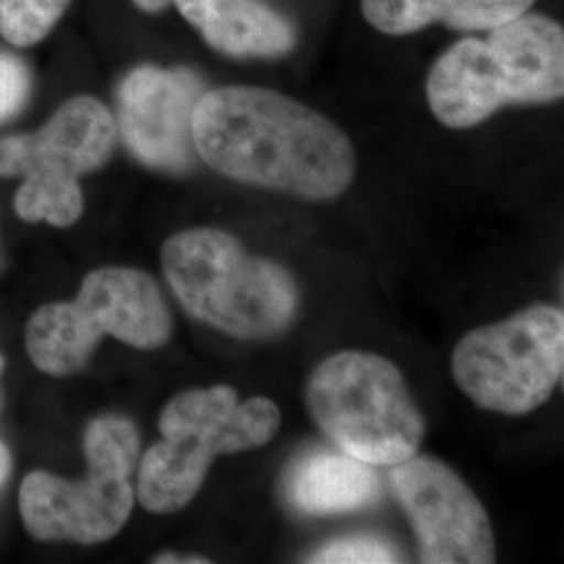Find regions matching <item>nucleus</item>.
Listing matches in <instances>:
<instances>
[{
  "label": "nucleus",
  "mask_w": 564,
  "mask_h": 564,
  "mask_svg": "<svg viewBox=\"0 0 564 564\" xmlns=\"http://www.w3.org/2000/svg\"><path fill=\"white\" fill-rule=\"evenodd\" d=\"M197 155L230 181L312 202L337 199L356 176V151L337 123L260 86L205 93L193 116Z\"/></svg>",
  "instance_id": "nucleus-1"
},
{
  "label": "nucleus",
  "mask_w": 564,
  "mask_h": 564,
  "mask_svg": "<svg viewBox=\"0 0 564 564\" xmlns=\"http://www.w3.org/2000/svg\"><path fill=\"white\" fill-rule=\"evenodd\" d=\"M463 39L435 61L426 101L447 128L479 126L506 105H544L564 95V30L540 13H523Z\"/></svg>",
  "instance_id": "nucleus-2"
},
{
  "label": "nucleus",
  "mask_w": 564,
  "mask_h": 564,
  "mask_svg": "<svg viewBox=\"0 0 564 564\" xmlns=\"http://www.w3.org/2000/svg\"><path fill=\"white\" fill-rule=\"evenodd\" d=\"M163 274L182 307L237 339H272L297 314L300 293L289 270L242 249L232 235L193 228L170 237Z\"/></svg>",
  "instance_id": "nucleus-3"
},
{
  "label": "nucleus",
  "mask_w": 564,
  "mask_h": 564,
  "mask_svg": "<svg viewBox=\"0 0 564 564\" xmlns=\"http://www.w3.org/2000/svg\"><path fill=\"white\" fill-rule=\"evenodd\" d=\"M281 429L276 403L239 402L228 384L191 389L163 408V442L142 456L137 494L155 514L176 512L197 496L218 454H239L270 444Z\"/></svg>",
  "instance_id": "nucleus-4"
},
{
  "label": "nucleus",
  "mask_w": 564,
  "mask_h": 564,
  "mask_svg": "<svg viewBox=\"0 0 564 564\" xmlns=\"http://www.w3.org/2000/svg\"><path fill=\"white\" fill-rule=\"evenodd\" d=\"M305 403L326 437L372 466L403 463L423 444V414L400 368L379 354L326 358L307 379Z\"/></svg>",
  "instance_id": "nucleus-5"
},
{
  "label": "nucleus",
  "mask_w": 564,
  "mask_h": 564,
  "mask_svg": "<svg viewBox=\"0 0 564 564\" xmlns=\"http://www.w3.org/2000/svg\"><path fill=\"white\" fill-rule=\"evenodd\" d=\"M563 370L564 312L547 303L470 330L452 356V375L464 395L508 416L544 405Z\"/></svg>",
  "instance_id": "nucleus-6"
},
{
  "label": "nucleus",
  "mask_w": 564,
  "mask_h": 564,
  "mask_svg": "<svg viewBox=\"0 0 564 564\" xmlns=\"http://www.w3.org/2000/svg\"><path fill=\"white\" fill-rule=\"evenodd\" d=\"M391 485L410 519L424 564H489L496 540L485 506L458 473L431 456L391 466Z\"/></svg>",
  "instance_id": "nucleus-7"
},
{
  "label": "nucleus",
  "mask_w": 564,
  "mask_h": 564,
  "mask_svg": "<svg viewBox=\"0 0 564 564\" xmlns=\"http://www.w3.org/2000/svg\"><path fill=\"white\" fill-rule=\"evenodd\" d=\"M205 95L191 69L142 65L132 69L118 90V128L139 162L181 174L195 165L193 116Z\"/></svg>",
  "instance_id": "nucleus-8"
},
{
  "label": "nucleus",
  "mask_w": 564,
  "mask_h": 564,
  "mask_svg": "<svg viewBox=\"0 0 564 564\" xmlns=\"http://www.w3.org/2000/svg\"><path fill=\"white\" fill-rule=\"evenodd\" d=\"M132 475L88 466L82 481L30 473L20 489L21 519L42 542L101 544L118 535L134 506Z\"/></svg>",
  "instance_id": "nucleus-9"
},
{
  "label": "nucleus",
  "mask_w": 564,
  "mask_h": 564,
  "mask_svg": "<svg viewBox=\"0 0 564 564\" xmlns=\"http://www.w3.org/2000/svg\"><path fill=\"white\" fill-rule=\"evenodd\" d=\"M116 139L111 111L95 97H74L39 132L0 139V176L55 174L80 181L109 162Z\"/></svg>",
  "instance_id": "nucleus-10"
},
{
  "label": "nucleus",
  "mask_w": 564,
  "mask_h": 564,
  "mask_svg": "<svg viewBox=\"0 0 564 564\" xmlns=\"http://www.w3.org/2000/svg\"><path fill=\"white\" fill-rule=\"evenodd\" d=\"M76 302L102 335L137 349H158L172 335V316L162 291L142 270H95L82 282Z\"/></svg>",
  "instance_id": "nucleus-11"
},
{
  "label": "nucleus",
  "mask_w": 564,
  "mask_h": 564,
  "mask_svg": "<svg viewBox=\"0 0 564 564\" xmlns=\"http://www.w3.org/2000/svg\"><path fill=\"white\" fill-rule=\"evenodd\" d=\"M214 51L237 59H276L291 53L297 32L291 21L258 0H174Z\"/></svg>",
  "instance_id": "nucleus-12"
},
{
  "label": "nucleus",
  "mask_w": 564,
  "mask_h": 564,
  "mask_svg": "<svg viewBox=\"0 0 564 564\" xmlns=\"http://www.w3.org/2000/svg\"><path fill=\"white\" fill-rule=\"evenodd\" d=\"M379 498L381 481L375 466L345 452L305 454L286 477L289 505L312 517L360 510Z\"/></svg>",
  "instance_id": "nucleus-13"
},
{
  "label": "nucleus",
  "mask_w": 564,
  "mask_h": 564,
  "mask_svg": "<svg viewBox=\"0 0 564 564\" xmlns=\"http://www.w3.org/2000/svg\"><path fill=\"white\" fill-rule=\"evenodd\" d=\"M535 0H362L366 21L389 36L414 34L433 23L487 32L527 13Z\"/></svg>",
  "instance_id": "nucleus-14"
},
{
  "label": "nucleus",
  "mask_w": 564,
  "mask_h": 564,
  "mask_svg": "<svg viewBox=\"0 0 564 564\" xmlns=\"http://www.w3.org/2000/svg\"><path fill=\"white\" fill-rule=\"evenodd\" d=\"M101 339L99 326L88 318L78 302L42 305L25 328L30 360L53 377H67L82 370Z\"/></svg>",
  "instance_id": "nucleus-15"
},
{
  "label": "nucleus",
  "mask_w": 564,
  "mask_h": 564,
  "mask_svg": "<svg viewBox=\"0 0 564 564\" xmlns=\"http://www.w3.org/2000/svg\"><path fill=\"white\" fill-rule=\"evenodd\" d=\"M15 212L25 223L72 226L84 212L80 182L55 174H28L15 195Z\"/></svg>",
  "instance_id": "nucleus-16"
},
{
  "label": "nucleus",
  "mask_w": 564,
  "mask_h": 564,
  "mask_svg": "<svg viewBox=\"0 0 564 564\" xmlns=\"http://www.w3.org/2000/svg\"><path fill=\"white\" fill-rule=\"evenodd\" d=\"M139 452L141 437L137 426L118 414L95 419L84 433V454L88 466L132 475L139 463Z\"/></svg>",
  "instance_id": "nucleus-17"
},
{
  "label": "nucleus",
  "mask_w": 564,
  "mask_h": 564,
  "mask_svg": "<svg viewBox=\"0 0 564 564\" xmlns=\"http://www.w3.org/2000/svg\"><path fill=\"white\" fill-rule=\"evenodd\" d=\"M72 0H0V36L11 46L28 48L44 41Z\"/></svg>",
  "instance_id": "nucleus-18"
},
{
  "label": "nucleus",
  "mask_w": 564,
  "mask_h": 564,
  "mask_svg": "<svg viewBox=\"0 0 564 564\" xmlns=\"http://www.w3.org/2000/svg\"><path fill=\"white\" fill-rule=\"evenodd\" d=\"M400 554L391 544L372 535H354L335 540L312 554L310 563L323 564H384L400 563Z\"/></svg>",
  "instance_id": "nucleus-19"
},
{
  "label": "nucleus",
  "mask_w": 564,
  "mask_h": 564,
  "mask_svg": "<svg viewBox=\"0 0 564 564\" xmlns=\"http://www.w3.org/2000/svg\"><path fill=\"white\" fill-rule=\"evenodd\" d=\"M30 72L23 61L0 53V121L15 116L30 95Z\"/></svg>",
  "instance_id": "nucleus-20"
},
{
  "label": "nucleus",
  "mask_w": 564,
  "mask_h": 564,
  "mask_svg": "<svg viewBox=\"0 0 564 564\" xmlns=\"http://www.w3.org/2000/svg\"><path fill=\"white\" fill-rule=\"evenodd\" d=\"M144 13H162L174 0H132Z\"/></svg>",
  "instance_id": "nucleus-21"
},
{
  "label": "nucleus",
  "mask_w": 564,
  "mask_h": 564,
  "mask_svg": "<svg viewBox=\"0 0 564 564\" xmlns=\"http://www.w3.org/2000/svg\"><path fill=\"white\" fill-rule=\"evenodd\" d=\"M9 470H11V456L7 447L0 444V485L4 484V479L9 477Z\"/></svg>",
  "instance_id": "nucleus-22"
},
{
  "label": "nucleus",
  "mask_w": 564,
  "mask_h": 564,
  "mask_svg": "<svg viewBox=\"0 0 564 564\" xmlns=\"http://www.w3.org/2000/svg\"><path fill=\"white\" fill-rule=\"evenodd\" d=\"M155 563H207V558H202V556H197V558H193V556L176 558L174 554H163L160 558H155Z\"/></svg>",
  "instance_id": "nucleus-23"
},
{
  "label": "nucleus",
  "mask_w": 564,
  "mask_h": 564,
  "mask_svg": "<svg viewBox=\"0 0 564 564\" xmlns=\"http://www.w3.org/2000/svg\"><path fill=\"white\" fill-rule=\"evenodd\" d=\"M0 368H2V358H0Z\"/></svg>",
  "instance_id": "nucleus-24"
}]
</instances>
